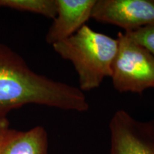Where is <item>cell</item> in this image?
Returning <instances> with one entry per match:
<instances>
[{
  "mask_svg": "<svg viewBox=\"0 0 154 154\" xmlns=\"http://www.w3.org/2000/svg\"><path fill=\"white\" fill-rule=\"evenodd\" d=\"M47 132L37 126L28 131L9 128L0 140V154H49Z\"/></svg>",
  "mask_w": 154,
  "mask_h": 154,
  "instance_id": "7",
  "label": "cell"
},
{
  "mask_svg": "<svg viewBox=\"0 0 154 154\" xmlns=\"http://www.w3.org/2000/svg\"><path fill=\"white\" fill-rule=\"evenodd\" d=\"M116 38L118 50L111 76L115 89L141 94L154 88V56L125 33L119 32Z\"/></svg>",
  "mask_w": 154,
  "mask_h": 154,
  "instance_id": "3",
  "label": "cell"
},
{
  "mask_svg": "<svg viewBox=\"0 0 154 154\" xmlns=\"http://www.w3.org/2000/svg\"><path fill=\"white\" fill-rule=\"evenodd\" d=\"M91 18L130 32L154 25V0H96Z\"/></svg>",
  "mask_w": 154,
  "mask_h": 154,
  "instance_id": "5",
  "label": "cell"
},
{
  "mask_svg": "<svg viewBox=\"0 0 154 154\" xmlns=\"http://www.w3.org/2000/svg\"><path fill=\"white\" fill-rule=\"evenodd\" d=\"M9 128V123L7 117L0 116V140Z\"/></svg>",
  "mask_w": 154,
  "mask_h": 154,
  "instance_id": "10",
  "label": "cell"
},
{
  "mask_svg": "<svg viewBox=\"0 0 154 154\" xmlns=\"http://www.w3.org/2000/svg\"><path fill=\"white\" fill-rule=\"evenodd\" d=\"M124 33L134 41L149 50L154 56V25L130 32H125Z\"/></svg>",
  "mask_w": 154,
  "mask_h": 154,
  "instance_id": "9",
  "label": "cell"
},
{
  "mask_svg": "<svg viewBox=\"0 0 154 154\" xmlns=\"http://www.w3.org/2000/svg\"><path fill=\"white\" fill-rule=\"evenodd\" d=\"M30 103L77 112L89 109L79 88L36 74L20 56L0 44V116Z\"/></svg>",
  "mask_w": 154,
  "mask_h": 154,
  "instance_id": "1",
  "label": "cell"
},
{
  "mask_svg": "<svg viewBox=\"0 0 154 154\" xmlns=\"http://www.w3.org/2000/svg\"><path fill=\"white\" fill-rule=\"evenodd\" d=\"M109 126V154H154V121H138L120 109Z\"/></svg>",
  "mask_w": 154,
  "mask_h": 154,
  "instance_id": "4",
  "label": "cell"
},
{
  "mask_svg": "<svg viewBox=\"0 0 154 154\" xmlns=\"http://www.w3.org/2000/svg\"><path fill=\"white\" fill-rule=\"evenodd\" d=\"M52 47L62 59L72 62L78 74L81 91H88L99 87L106 77H111L118 40L86 24Z\"/></svg>",
  "mask_w": 154,
  "mask_h": 154,
  "instance_id": "2",
  "label": "cell"
},
{
  "mask_svg": "<svg viewBox=\"0 0 154 154\" xmlns=\"http://www.w3.org/2000/svg\"><path fill=\"white\" fill-rule=\"evenodd\" d=\"M27 11L38 14L50 19L57 14V0H0V9Z\"/></svg>",
  "mask_w": 154,
  "mask_h": 154,
  "instance_id": "8",
  "label": "cell"
},
{
  "mask_svg": "<svg viewBox=\"0 0 154 154\" xmlns=\"http://www.w3.org/2000/svg\"><path fill=\"white\" fill-rule=\"evenodd\" d=\"M96 0H57V14L46 35L47 44H54L70 37L91 18Z\"/></svg>",
  "mask_w": 154,
  "mask_h": 154,
  "instance_id": "6",
  "label": "cell"
}]
</instances>
